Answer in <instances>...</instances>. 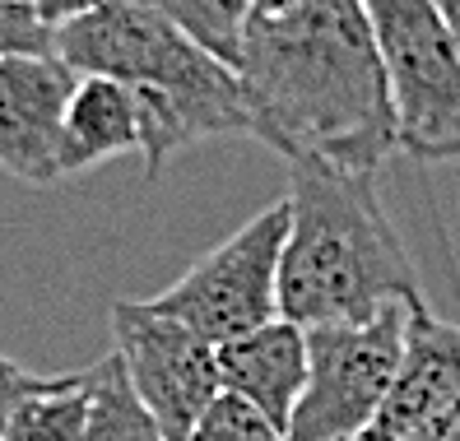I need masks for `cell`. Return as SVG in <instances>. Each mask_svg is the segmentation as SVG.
<instances>
[{
    "label": "cell",
    "mask_w": 460,
    "mask_h": 441,
    "mask_svg": "<svg viewBox=\"0 0 460 441\" xmlns=\"http://www.w3.org/2000/svg\"><path fill=\"white\" fill-rule=\"evenodd\" d=\"M23 5H29V14L42 23V29L61 33V29H70L75 19H84V14L102 10L107 0H23Z\"/></svg>",
    "instance_id": "18"
},
{
    "label": "cell",
    "mask_w": 460,
    "mask_h": 441,
    "mask_svg": "<svg viewBox=\"0 0 460 441\" xmlns=\"http://www.w3.org/2000/svg\"><path fill=\"white\" fill-rule=\"evenodd\" d=\"M456 385H460V325L438 321L423 302V307H414L391 395L358 441H428L432 423L451 404Z\"/></svg>",
    "instance_id": "9"
},
{
    "label": "cell",
    "mask_w": 460,
    "mask_h": 441,
    "mask_svg": "<svg viewBox=\"0 0 460 441\" xmlns=\"http://www.w3.org/2000/svg\"><path fill=\"white\" fill-rule=\"evenodd\" d=\"M47 381H51V376H38V372H29V367L10 363V357H0V432H5V423L14 419V409H19L23 400H33Z\"/></svg>",
    "instance_id": "17"
},
{
    "label": "cell",
    "mask_w": 460,
    "mask_h": 441,
    "mask_svg": "<svg viewBox=\"0 0 460 441\" xmlns=\"http://www.w3.org/2000/svg\"><path fill=\"white\" fill-rule=\"evenodd\" d=\"M219 381L224 391L247 400L275 428L288 432L293 409L307 391V330L275 316L270 325L252 330L219 348Z\"/></svg>",
    "instance_id": "10"
},
{
    "label": "cell",
    "mask_w": 460,
    "mask_h": 441,
    "mask_svg": "<svg viewBox=\"0 0 460 441\" xmlns=\"http://www.w3.org/2000/svg\"><path fill=\"white\" fill-rule=\"evenodd\" d=\"M89 372H93V404H89L84 441H168L158 419L145 409V400L135 395L117 348L98 357Z\"/></svg>",
    "instance_id": "13"
},
{
    "label": "cell",
    "mask_w": 460,
    "mask_h": 441,
    "mask_svg": "<svg viewBox=\"0 0 460 441\" xmlns=\"http://www.w3.org/2000/svg\"><path fill=\"white\" fill-rule=\"evenodd\" d=\"M428 441H460V385H456V395H451V404L442 409V419L432 423Z\"/></svg>",
    "instance_id": "19"
},
{
    "label": "cell",
    "mask_w": 460,
    "mask_h": 441,
    "mask_svg": "<svg viewBox=\"0 0 460 441\" xmlns=\"http://www.w3.org/2000/svg\"><path fill=\"white\" fill-rule=\"evenodd\" d=\"M140 154V102L117 79L79 75L61 130V177L93 172L117 154Z\"/></svg>",
    "instance_id": "11"
},
{
    "label": "cell",
    "mask_w": 460,
    "mask_h": 441,
    "mask_svg": "<svg viewBox=\"0 0 460 441\" xmlns=\"http://www.w3.org/2000/svg\"><path fill=\"white\" fill-rule=\"evenodd\" d=\"M93 404V372H66L51 376L33 400L14 409L0 441H84Z\"/></svg>",
    "instance_id": "12"
},
{
    "label": "cell",
    "mask_w": 460,
    "mask_h": 441,
    "mask_svg": "<svg viewBox=\"0 0 460 441\" xmlns=\"http://www.w3.org/2000/svg\"><path fill=\"white\" fill-rule=\"evenodd\" d=\"M57 57L75 75L117 79L135 93L149 181H158L168 158L181 149L252 135L237 70L135 0H107L102 10L75 19L57 33Z\"/></svg>",
    "instance_id": "2"
},
{
    "label": "cell",
    "mask_w": 460,
    "mask_h": 441,
    "mask_svg": "<svg viewBox=\"0 0 460 441\" xmlns=\"http://www.w3.org/2000/svg\"><path fill=\"white\" fill-rule=\"evenodd\" d=\"M135 5L164 14L172 29H181L191 42H200L228 66H237L242 33L256 14V0H135Z\"/></svg>",
    "instance_id": "14"
},
{
    "label": "cell",
    "mask_w": 460,
    "mask_h": 441,
    "mask_svg": "<svg viewBox=\"0 0 460 441\" xmlns=\"http://www.w3.org/2000/svg\"><path fill=\"white\" fill-rule=\"evenodd\" d=\"M252 140L288 168L372 177L400 149L363 0H293L256 10L237 51Z\"/></svg>",
    "instance_id": "1"
},
{
    "label": "cell",
    "mask_w": 460,
    "mask_h": 441,
    "mask_svg": "<svg viewBox=\"0 0 460 441\" xmlns=\"http://www.w3.org/2000/svg\"><path fill=\"white\" fill-rule=\"evenodd\" d=\"M279 5H293V0H256V10H279Z\"/></svg>",
    "instance_id": "21"
},
{
    "label": "cell",
    "mask_w": 460,
    "mask_h": 441,
    "mask_svg": "<svg viewBox=\"0 0 460 441\" xmlns=\"http://www.w3.org/2000/svg\"><path fill=\"white\" fill-rule=\"evenodd\" d=\"M79 75L57 57L0 61V172L29 186L61 181V130Z\"/></svg>",
    "instance_id": "8"
},
{
    "label": "cell",
    "mask_w": 460,
    "mask_h": 441,
    "mask_svg": "<svg viewBox=\"0 0 460 441\" xmlns=\"http://www.w3.org/2000/svg\"><path fill=\"white\" fill-rule=\"evenodd\" d=\"M186 441H288V432L275 428L265 413H256L247 400L219 391V400L200 413V423Z\"/></svg>",
    "instance_id": "15"
},
{
    "label": "cell",
    "mask_w": 460,
    "mask_h": 441,
    "mask_svg": "<svg viewBox=\"0 0 460 441\" xmlns=\"http://www.w3.org/2000/svg\"><path fill=\"white\" fill-rule=\"evenodd\" d=\"M414 307L423 302H386L372 316L307 330V391L288 441H358L372 428L395 385Z\"/></svg>",
    "instance_id": "5"
},
{
    "label": "cell",
    "mask_w": 460,
    "mask_h": 441,
    "mask_svg": "<svg viewBox=\"0 0 460 441\" xmlns=\"http://www.w3.org/2000/svg\"><path fill=\"white\" fill-rule=\"evenodd\" d=\"M57 51V33L42 29L23 0H0V61L5 57H47Z\"/></svg>",
    "instance_id": "16"
},
{
    "label": "cell",
    "mask_w": 460,
    "mask_h": 441,
    "mask_svg": "<svg viewBox=\"0 0 460 441\" xmlns=\"http://www.w3.org/2000/svg\"><path fill=\"white\" fill-rule=\"evenodd\" d=\"M288 200L265 205L233 237L205 251L172 288L149 297L154 312L181 321L214 348H224L279 316V265L288 242Z\"/></svg>",
    "instance_id": "6"
},
{
    "label": "cell",
    "mask_w": 460,
    "mask_h": 441,
    "mask_svg": "<svg viewBox=\"0 0 460 441\" xmlns=\"http://www.w3.org/2000/svg\"><path fill=\"white\" fill-rule=\"evenodd\" d=\"M288 242L279 265V316L293 325H335L423 302L419 269L404 251L372 177L288 168Z\"/></svg>",
    "instance_id": "3"
},
{
    "label": "cell",
    "mask_w": 460,
    "mask_h": 441,
    "mask_svg": "<svg viewBox=\"0 0 460 441\" xmlns=\"http://www.w3.org/2000/svg\"><path fill=\"white\" fill-rule=\"evenodd\" d=\"M400 149L414 163H460V47L438 0H363Z\"/></svg>",
    "instance_id": "4"
},
{
    "label": "cell",
    "mask_w": 460,
    "mask_h": 441,
    "mask_svg": "<svg viewBox=\"0 0 460 441\" xmlns=\"http://www.w3.org/2000/svg\"><path fill=\"white\" fill-rule=\"evenodd\" d=\"M117 357L135 385V395L158 419L168 441H186L200 413L219 400V348L196 330L154 312L149 302H117L112 307Z\"/></svg>",
    "instance_id": "7"
},
{
    "label": "cell",
    "mask_w": 460,
    "mask_h": 441,
    "mask_svg": "<svg viewBox=\"0 0 460 441\" xmlns=\"http://www.w3.org/2000/svg\"><path fill=\"white\" fill-rule=\"evenodd\" d=\"M442 5V14H447V23H451V33H456V47H460V0H438Z\"/></svg>",
    "instance_id": "20"
}]
</instances>
